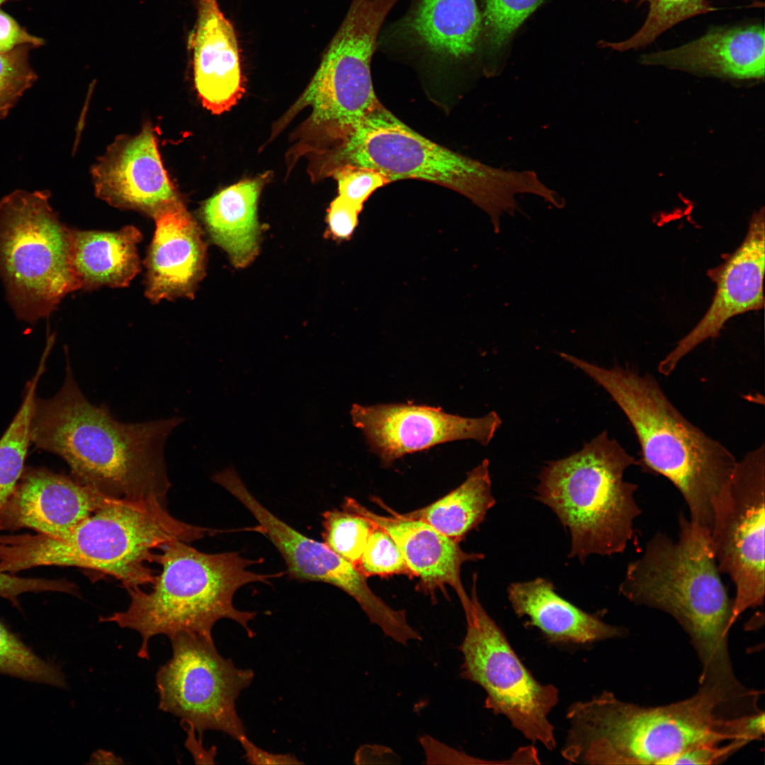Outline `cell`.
Instances as JSON below:
<instances>
[{
  "label": "cell",
  "instance_id": "ac0fdd59",
  "mask_svg": "<svg viewBox=\"0 0 765 765\" xmlns=\"http://www.w3.org/2000/svg\"><path fill=\"white\" fill-rule=\"evenodd\" d=\"M390 516L371 511L353 498L344 499L341 507L369 518L383 529L395 540L415 577L419 581V591L429 595L436 602V593L447 594L446 586L457 594L463 611L468 610L472 600L461 580V568L467 562L482 560L484 555L464 551L458 543L437 531L420 520L404 517L387 506L380 499H373Z\"/></svg>",
  "mask_w": 765,
  "mask_h": 765
},
{
  "label": "cell",
  "instance_id": "1f68e13d",
  "mask_svg": "<svg viewBox=\"0 0 765 765\" xmlns=\"http://www.w3.org/2000/svg\"><path fill=\"white\" fill-rule=\"evenodd\" d=\"M0 674L58 687L66 685L60 669L37 656L1 622Z\"/></svg>",
  "mask_w": 765,
  "mask_h": 765
},
{
  "label": "cell",
  "instance_id": "3957f363",
  "mask_svg": "<svg viewBox=\"0 0 765 765\" xmlns=\"http://www.w3.org/2000/svg\"><path fill=\"white\" fill-rule=\"evenodd\" d=\"M718 691L699 686L684 700L643 707L604 691L567 709L570 724L562 756L584 764L666 765L704 744L744 740L739 716Z\"/></svg>",
  "mask_w": 765,
  "mask_h": 765
},
{
  "label": "cell",
  "instance_id": "d6986e66",
  "mask_svg": "<svg viewBox=\"0 0 765 765\" xmlns=\"http://www.w3.org/2000/svg\"><path fill=\"white\" fill-rule=\"evenodd\" d=\"M212 480L232 494L256 519L261 533L283 557L290 578L329 584L348 595L359 590L363 576L357 567L324 542L304 536L273 514L251 494L233 467L214 474Z\"/></svg>",
  "mask_w": 765,
  "mask_h": 765
},
{
  "label": "cell",
  "instance_id": "8fae6325",
  "mask_svg": "<svg viewBox=\"0 0 765 765\" xmlns=\"http://www.w3.org/2000/svg\"><path fill=\"white\" fill-rule=\"evenodd\" d=\"M476 578L465 613V637L459 645L463 655L460 677L484 691V707L505 716L526 739L551 751L556 747L554 727L548 715L558 702L552 684L538 681L520 660L506 635L480 602Z\"/></svg>",
  "mask_w": 765,
  "mask_h": 765
},
{
  "label": "cell",
  "instance_id": "83f0119b",
  "mask_svg": "<svg viewBox=\"0 0 765 765\" xmlns=\"http://www.w3.org/2000/svg\"><path fill=\"white\" fill-rule=\"evenodd\" d=\"M48 352L44 351L33 378L28 382L24 399L12 422L0 439V511L13 492L23 472L30 442V424L38 383Z\"/></svg>",
  "mask_w": 765,
  "mask_h": 765
},
{
  "label": "cell",
  "instance_id": "74e56055",
  "mask_svg": "<svg viewBox=\"0 0 765 765\" xmlns=\"http://www.w3.org/2000/svg\"><path fill=\"white\" fill-rule=\"evenodd\" d=\"M44 44L42 38L30 33L0 8V52H8L21 45L38 48Z\"/></svg>",
  "mask_w": 765,
  "mask_h": 765
},
{
  "label": "cell",
  "instance_id": "cb8c5ba5",
  "mask_svg": "<svg viewBox=\"0 0 765 765\" xmlns=\"http://www.w3.org/2000/svg\"><path fill=\"white\" fill-rule=\"evenodd\" d=\"M507 596L515 614L527 617L552 642L587 644L624 635L623 628L604 622L560 596L546 579L511 583Z\"/></svg>",
  "mask_w": 765,
  "mask_h": 765
},
{
  "label": "cell",
  "instance_id": "ab89813d",
  "mask_svg": "<svg viewBox=\"0 0 765 765\" xmlns=\"http://www.w3.org/2000/svg\"><path fill=\"white\" fill-rule=\"evenodd\" d=\"M246 761L251 764H302L295 756L285 754H273L266 752L251 742L246 736L239 741Z\"/></svg>",
  "mask_w": 765,
  "mask_h": 765
},
{
  "label": "cell",
  "instance_id": "f546056e",
  "mask_svg": "<svg viewBox=\"0 0 765 765\" xmlns=\"http://www.w3.org/2000/svg\"><path fill=\"white\" fill-rule=\"evenodd\" d=\"M623 3L636 1V6L647 3V18L642 26L629 38L609 42L600 40L598 45L618 52L637 50L652 43L674 26L688 18L716 11L709 0H613Z\"/></svg>",
  "mask_w": 765,
  "mask_h": 765
},
{
  "label": "cell",
  "instance_id": "7402d4cb",
  "mask_svg": "<svg viewBox=\"0 0 765 765\" xmlns=\"http://www.w3.org/2000/svg\"><path fill=\"white\" fill-rule=\"evenodd\" d=\"M153 218L156 229L145 260V295L154 302L192 298L205 268L200 230L181 200Z\"/></svg>",
  "mask_w": 765,
  "mask_h": 765
},
{
  "label": "cell",
  "instance_id": "4fadbf2b",
  "mask_svg": "<svg viewBox=\"0 0 765 765\" xmlns=\"http://www.w3.org/2000/svg\"><path fill=\"white\" fill-rule=\"evenodd\" d=\"M764 449L761 444L737 461L713 511L712 550L719 572L735 587L732 624L764 600Z\"/></svg>",
  "mask_w": 765,
  "mask_h": 765
},
{
  "label": "cell",
  "instance_id": "8d00e7d4",
  "mask_svg": "<svg viewBox=\"0 0 765 765\" xmlns=\"http://www.w3.org/2000/svg\"><path fill=\"white\" fill-rule=\"evenodd\" d=\"M363 208L338 196L330 204L328 212L329 232L338 239L351 237L358 223Z\"/></svg>",
  "mask_w": 765,
  "mask_h": 765
},
{
  "label": "cell",
  "instance_id": "277c9868",
  "mask_svg": "<svg viewBox=\"0 0 765 765\" xmlns=\"http://www.w3.org/2000/svg\"><path fill=\"white\" fill-rule=\"evenodd\" d=\"M560 357L609 394L636 435L638 465L669 480L685 500L690 520L710 533L715 506L737 464L734 455L686 419L653 375L601 367L564 352Z\"/></svg>",
  "mask_w": 765,
  "mask_h": 765
},
{
  "label": "cell",
  "instance_id": "52a82bcc",
  "mask_svg": "<svg viewBox=\"0 0 765 765\" xmlns=\"http://www.w3.org/2000/svg\"><path fill=\"white\" fill-rule=\"evenodd\" d=\"M336 147L333 168L351 164L376 169L390 182L412 178L450 188L485 212L496 232L503 215L520 210L517 196L545 198L549 193L534 171L494 167L452 151L412 130L381 103Z\"/></svg>",
  "mask_w": 765,
  "mask_h": 765
},
{
  "label": "cell",
  "instance_id": "d590c367",
  "mask_svg": "<svg viewBox=\"0 0 765 765\" xmlns=\"http://www.w3.org/2000/svg\"><path fill=\"white\" fill-rule=\"evenodd\" d=\"M748 742L736 740L723 744H704L688 749L671 759L666 765L719 764Z\"/></svg>",
  "mask_w": 765,
  "mask_h": 765
},
{
  "label": "cell",
  "instance_id": "9c48e42d",
  "mask_svg": "<svg viewBox=\"0 0 765 765\" xmlns=\"http://www.w3.org/2000/svg\"><path fill=\"white\" fill-rule=\"evenodd\" d=\"M45 191L17 190L0 201V276L11 307L34 322L79 289L72 265V230Z\"/></svg>",
  "mask_w": 765,
  "mask_h": 765
},
{
  "label": "cell",
  "instance_id": "7bdbcfd3",
  "mask_svg": "<svg viewBox=\"0 0 765 765\" xmlns=\"http://www.w3.org/2000/svg\"><path fill=\"white\" fill-rule=\"evenodd\" d=\"M18 1V0H0V6L2 4H5V3H7L8 1Z\"/></svg>",
  "mask_w": 765,
  "mask_h": 765
},
{
  "label": "cell",
  "instance_id": "484cf974",
  "mask_svg": "<svg viewBox=\"0 0 765 765\" xmlns=\"http://www.w3.org/2000/svg\"><path fill=\"white\" fill-rule=\"evenodd\" d=\"M261 188V180L243 181L222 190L203 207V220L212 239L238 267L248 265L258 251L256 212Z\"/></svg>",
  "mask_w": 765,
  "mask_h": 765
},
{
  "label": "cell",
  "instance_id": "44dd1931",
  "mask_svg": "<svg viewBox=\"0 0 765 765\" xmlns=\"http://www.w3.org/2000/svg\"><path fill=\"white\" fill-rule=\"evenodd\" d=\"M481 33L476 0H414L390 28L388 38L437 61L459 63L480 52Z\"/></svg>",
  "mask_w": 765,
  "mask_h": 765
},
{
  "label": "cell",
  "instance_id": "836d02e7",
  "mask_svg": "<svg viewBox=\"0 0 765 765\" xmlns=\"http://www.w3.org/2000/svg\"><path fill=\"white\" fill-rule=\"evenodd\" d=\"M356 567L367 578L392 574L415 577L395 540L377 526L368 538Z\"/></svg>",
  "mask_w": 765,
  "mask_h": 765
},
{
  "label": "cell",
  "instance_id": "5b68a950",
  "mask_svg": "<svg viewBox=\"0 0 765 765\" xmlns=\"http://www.w3.org/2000/svg\"><path fill=\"white\" fill-rule=\"evenodd\" d=\"M222 531L176 518L160 500L120 499L98 509L63 537L0 536V572L76 567L110 576L125 589L140 587L154 582L147 563L162 545L174 540L191 543Z\"/></svg>",
  "mask_w": 765,
  "mask_h": 765
},
{
  "label": "cell",
  "instance_id": "d6a6232c",
  "mask_svg": "<svg viewBox=\"0 0 765 765\" xmlns=\"http://www.w3.org/2000/svg\"><path fill=\"white\" fill-rule=\"evenodd\" d=\"M33 49L30 45H21L8 52H0V119L6 117L38 79L29 62Z\"/></svg>",
  "mask_w": 765,
  "mask_h": 765
},
{
  "label": "cell",
  "instance_id": "4316f807",
  "mask_svg": "<svg viewBox=\"0 0 765 765\" xmlns=\"http://www.w3.org/2000/svg\"><path fill=\"white\" fill-rule=\"evenodd\" d=\"M489 467V460L484 459L467 473L458 487L426 506L402 515L424 521L460 543L484 521L496 503Z\"/></svg>",
  "mask_w": 765,
  "mask_h": 765
},
{
  "label": "cell",
  "instance_id": "f35d334b",
  "mask_svg": "<svg viewBox=\"0 0 765 765\" xmlns=\"http://www.w3.org/2000/svg\"><path fill=\"white\" fill-rule=\"evenodd\" d=\"M52 580L45 579L21 578L0 572V597L17 604L18 596L26 592L52 591Z\"/></svg>",
  "mask_w": 765,
  "mask_h": 765
},
{
  "label": "cell",
  "instance_id": "30bf717a",
  "mask_svg": "<svg viewBox=\"0 0 765 765\" xmlns=\"http://www.w3.org/2000/svg\"><path fill=\"white\" fill-rule=\"evenodd\" d=\"M398 0H352L307 87L293 108H312L310 120L337 145L380 103L370 64L383 22Z\"/></svg>",
  "mask_w": 765,
  "mask_h": 765
},
{
  "label": "cell",
  "instance_id": "e0dca14e",
  "mask_svg": "<svg viewBox=\"0 0 765 765\" xmlns=\"http://www.w3.org/2000/svg\"><path fill=\"white\" fill-rule=\"evenodd\" d=\"M120 499L107 497L74 477L29 469L0 511V528H28L60 538L98 509Z\"/></svg>",
  "mask_w": 765,
  "mask_h": 765
},
{
  "label": "cell",
  "instance_id": "ba28073f",
  "mask_svg": "<svg viewBox=\"0 0 765 765\" xmlns=\"http://www.w3.org/2000/svg\"><path fill=\"white\" fill-rule=\"evenodd\" d=\"M634 456L604 431L577 452L550 461L538 476L536 498L548 506L570 535L568 557L623 552L641 509L637 484L624 479Z\"/></svg>",
  "mask_w": 765,
  "mask_h": 765
},
{
  "label": "cell",
  "instance_id": "f1b7e54d",
  "mask_svg": "<svg viewBox=\"0 0 765 765\" xmlns=\"http://www.w3.org/2000/svg\"><path fill=\"white\" fill-rule=\"evenodd\" d=\"M545 0H480L482 33L480 52L486 70L494 71V65L504 55L511 39L523 23Z\"/></svg>",
  "mask_w": 765,
  "mask_h": 765
},
{
  "label": "cell",
  "instance_id": "8992f818",
  "mask_svg": "<svg viewBox=\"0 0 765 765\" xmlns=\"http://www.w3.org/2000/svg\"><path fill=\"white\" fill-rule=\"evenodd\" d=\"M152 561L161 567L155 574L152 589H127L130 601L123 611L101 617L99 622H112L123 628L137 631L142 638L137 655L149 659V642L157 635L168 638L188 633L212 640V630L220 619L241 625L249 637L248 626L256 613L235 608L233 598L242 586L253 583H268L282 572L259 574L249 570L262 559L250 560L237 552L206 553L174 540L162 545Z\"/></svg>",
  "mask_w": 765,
  "mask_h": 765
},
{
  "label": "cell",
  "instance_id": "9a60e30c",
  "mask_svg": "<svg viewBox=\"0 0 765 765\" xmlns=\"http://www.w3.org/2000/svg\"><path fill=\"white\" fill-rule=\"evenodd\" d=\"M764 229L762 208L752 216L739 247L727 255L721 264L708 271L716 286L712 302L697 324L659 363V373L669 375L699 344L718 336L730 319L764 307Z\"/></svg>",
  "mask_w": 765,
  "mask_h": 765
},
{
  "label": "cell",
  "instance_id": "7c38bea8",
  "mask_svg": "<svg viewBox=\"0 0 765 765\" xmlns=\"http://www.w3.org/2000/svg\"><path fill=\"white\" fill-rule=\"evenodd\" d=\"M172 657L156 675L159 708L181 719L200 736L222 732L238 742L246 736L236 701L254 678L219 654L212 640L180 633L169 638Z\"/></svg>",
  "mask_w": 765,
  "mask_h": 765
},
{
  "label": "cell",
  "instance_id": "60d3db41",
  "mask_svg": "<svg viewBox=\"0 0 765 765\" xmlns=\"http://www.w3.org/2000/svg\"><path fill=\"white\" fill-rule=\"evenodd\" d=\"M182 726L185 727V730L188 733L186 740V747L191 752L193 759L196 761L198 759L197 763L199 762V759H207L208 763H214L212 760L214 759L215 754H209L203 749L201 740H199L196 737L195 729L186 725H183Z\"/></svg>",
  "mask_w": 765,
  "mask_h": 765
},
{
  "label": "cell",
  "instance_id": "6da1fadb",
  "mask_svg": "<svg viewBox=\"0 0 765 765\" xmlns=\"http://www.w3.org/2000/svg\"><path fill=\"white\" fill-rule=\"evenodd\" d=\"M182 421L116 420L106 405L96 406L84 395L67 358L60 391L50 399H35L30 441L60 456L75 480L107 497L165 502L171 484L164 446Z\"/></svg>",
  "mask_w": 765,
  "mask_h": 765
},
{
  "label": "cell",
  "instance_id": "5bb4252c",
  "mask_svg": "<svg viewBox=\"0 0 765 765\" xmlns=\"http://www.w3.org/2000/svg\"><path fill=\"white\" fill-rule=\"evenodd\" d=\"M350 414L385 468L406 454L453 441L472 439L487 446L502 423L496 412L468 418L412 403L353 404Z\"/></svg>",
  "mask_w": 765,
  "mask_h": 765
},
{
  "label": "cell",
  "instance_id": "7a4b0ae2",
  "mask_svg": "<svg viewBox=\"0 0 765 765\" xmlns=\"http://www.w3.org/2000/svg\"><path fill=\"white\" fill-rule=\"evenodd\" d=\"M674 540L657 533L629 563L619 592L636 605L673 617L701 664L699 684L732 691L740 684L728 650L732 601L721 581L710 533L680 515Z\"/></svg>",
  "mask_w": 765,
  "mask_h": 765
},
{
  "label": "cell",
  "instance_id": "e575fe53",
  "mask_svg": "<svg viewBox=\"0 0 765 765\" xmlns=\"http://www.w3.org/2000/svg\"><path fill=\"white\" fill-rule=\"evenodd\" d=\"M332 174L337 181L339 196L362 208L372 193L390 183L376 169L351 164L335 167Z\"/></svg>",
  "mask_w": 765,
  "mask_h": 765
},
{
  "label": "cell",
  "instance_id": "4dcf8cb0",
  "mask_svg": "<svg viewBox=\"0 0 765 765\" xmlns=\"http://www.w3.org/2000/svg\"><path fill=\"white\" fill-rule=\"evenodd\" d=\"M375 526L369 518L341 507L322 514V536L333 552L357 567Z\"/></svg>",
  "mask_w": 765,
  "mask_h": 765
},
{
  "label": "cell",
  "instance_id": "603a6c76",
  "mask_svg": "<svg viewBox=\"0 0 765 765\" xmlns=\"http://www.w3.org/2000/svg\"><path fill=\"white\" fill-rule=\"evenodd\" d=\"M188 45L195 86L203 106L215 114L227 111L245 89L236 33L217 0H198Z\"/></svg>",
  "mask_w": 765,
  "mask_h": 765
},
{
  "label": "cell",
  "instance_id": "d4e9b609",
  "mask_svg": "<svg viewBox=\"0 0 765 765\" xmlns=\"http://www.w3.org/2000/svg\"><path fill=\"white\" fill-rule=\"evenodd\" d=\"M141 239L133 226L117 232L72 230V265L79 289L128 285L140 271Z\"/></svg>",
  "mask_w": 765,
  "mask_h": 765
},
{
  "label": "cell",
  "instance_id": "2e32d148",
  "mask_svg": "<svg viewBox=\"0 0 765 765\" xmlns=\"http://www.w3.org/2000/svg\"><path fill=\"white\" fill-rule=\"evenodd\" d=\"M96 196L152 217L181 200L163 166L153 130L120 136L92 169Z\"/></svg>",
  "mask_w": 765,
  "mask_h": 765
},
{
  "label": "cell",
  "instance_id": "b9f144b4",
  "mask_svg": "<svg viewBox=\"0 0 765 765\" xmlns=\"http://www.w3.org/2000/svg\"><path fill=\"white\" fill-rule=\"evenodd\" d=\"M91 759L92 763L98 764L123 763L119 760L120 759L116 757L113 753L103 750H98L94 753Z\"/></svg>",
  "mask_w": 765,
  "mask_h": 765
},
{
  "label": "cell",
  "instance_id": "ffe728a7",
  "mask_svg": "<svg viewBox=\"0 0 765 765\" xmlns=\"http://www.w3.org/2000/svg\"><path fill=\"white\" fill-rule=\"evenodd\" d=\"M639 62L720 78L763 79L764 28L759 23L714 27L683 45L642 54Z\"/></svg>",
  "mask_w": 765,
  "mask_h": 765
}]
</instances>
